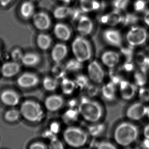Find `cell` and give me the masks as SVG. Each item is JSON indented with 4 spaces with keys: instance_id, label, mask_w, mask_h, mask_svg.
<instances>
[{
    "instance_id": "obj_1",
    "label": "cell",
    "mask_w": 149,
    "mask_h": 149,
    "mask_svg": "<svg viewBox=\"0 0 149 149\" xmlns=\"http://www.w3.org/2000/svg\"><path fill=\"white\" fill-rule=\"evenodd\" d=\"M139 132L138 126L132 123L121 122L115 128L113 138L118 145L126 147L136 141L139 136Z\"/></svg>"
},
{
    "instance_id": "obj_2",
    "label": "cell",
    "mask_w": 149,
    "mask_h": 149,
    "mask_svg": "<svg viewBox=\"0 0 149 149\" xmlns=\"http://www.w3.org/2000/svg\"><path fill=\"white\" fill-rule=\"evenodd\" d=\"M78 110L80 116L87 122H99L104 115V109L100 103L87 95L82 96L79 100Z\"/></svg>"
},
{
    "instance_id": "obj_3",
    "label": "cell",
    "mask_w": 149,
    "mask_h": 149,
    "mask_svg": "<svg viewBox=\"0 0 149 149\" xmlns=\"http://www.w3.org/2000/svg\"><path fill=\"white\" fill-rule=\"evenodd\" d=\"M89 135L82 128L70 126L64 130L63 137L66 143L73 148H80L87 144Z\"/></svg>"
},
{
    "instance_id": "obj_4",
    "label": "cell",
    "mask_w": 149,
    "mask_h": 149,
    "mask_svg": "<svg viewBox=\"0 0 149 149\" xmlns=\"http://www.w3.org/2000/svg\"><path fill=\"white\" fill-rule=\"evenodd\" d=\"M71 48L75 58L81 62L88 61L92 56V48L90 42L84 36H77L73 41Z\"/></svg>"
},
{
    "instance_id": "obj_5",
    "label": "cell",
    "mask_w": 149,
    "mask_h": 149,
    "mask_svg": "<svg viewBox=\"0 0 149 149\" xmlns=\"http://www.w3.org/2000/svg\"><path fill=\"white\" fill-rule=\"evenodd\" d=\"M21 114L27 121L37 123L44 117V112L40 104L33 100H26L21 106Z\"/></svg>"
},
{
    "instance_id": "obj_6",
    "label": "cell",
    "mask_w": 149,
    "mask_h": 149,
    "mask_svg": "<svg viewBox=\"0 0 149 149\" xmlns=\"http://www.w3.org/2000/svg\"><path fill=\"white\" fill-rule=\"evenodd\" d=\"M148 32L146 29L141 26H132L127 34L126 39L128 44L132 47L143 45L148 40Z\"/></svg>"
},
{
    "instance_id": "obj_7",
    "label": "cell",
    "mask_w": 149,
    "mask_h": 149,
    "mask_svg": "<svg viewBox=\"0 0 149 149\" xmlns=\"http://www.w3.org/2000/svg\"><path fill=\"white\" fill-rule=\"evenodd\" d=\"M87 73L90 81L99 84H102L105 77V72L100 63L96 60L91 61L87 67Z\"/></svg>"
},
{
    "instance_id": "obj_8",
    "label": "cell",
    "mask_w": 149,
    "mask_h": 149,
    "mask_svg": "<svg viewBox=\"0 0 149 149\" xmlns=\"http://www.w3.org/2000/svg\"><path fill=\"white\" fill-rule=\"evenodd\" d=\"M148 107L144 103L136 102L131 104L126 111V117L132 121H137L146 116Z\"/></svg>"
},
{
    "instance_id": "obj_9",
    "label": "cell",
    "mask_w": 149,
    "mask_h": 149,
    "mask_svg": "<svg viewBox=\"0 0 149 149\" xmlns=\"http://www.w3.org/2000/svg\"><path fill=\"white\" fill-rule=\"evenodd\" d=\"M120 97L124 101H130L134 98L137 93L138 87L135 84L127 80L121 81L118 84Z\"/></svg>"
},
{
    "instance_id": "obj_10",
    "label": "cell",
    "mask_w": 149,
    "mask_h": 149,
    "mask_svg": "<svg viewBox=\"0 0 149 149\" xmlns=\"http://www.w3.org/2000/svg\"><path fill=\"white\" fill-rule=\"evenodd\" d=\"M104 40L108 44L116 47L121 48L123 45L122 35L118 30L108 29L103 33Z\"/></svg>"
},
{
    "instance_id": "obj_11",
    "label": "cell",
    "mask_w": 149,
    "mask_h": 149,
    "mask_svg": "<svg viewBox=\"0 0 149 149\" xmlns=\"http://www.w3.org/2000/svg\"><path fill=\"white\" fill-rule=\"evenodd\" d=\"M102 63L109 69L116 68L120 61L119 53L113 50H108L102 54L101 57Z\"/></svg>"
},
{
    "instance_id": "obj_12",
    "label": "cell",
    "mask_w": 149,
    "mask_h": 149,
    "mask_svg": "<svg viewBox=\"0 0 149 149\" xmlns=\"http://www.w3.org/2000/svg\"><path fill=\"white\" fill-rule=\"evenodd\" d=\"M39 78L35 74L26 72L22 74L17 79L18 85L22 88H29L35 87L38 84Z\"/></svg>"
},
{
    "instance_id": "obj_13",
    "label": "cell",
    "mask_w": 149,
    "mask_h": 149,
    "mask_svg": "<svg viewBox=\"0 0 149 149\" xmlns=\"http://www.w3.org/2000/svg\"><path fill=\"white\" fill-rule=\"evenodd\" d=\"M33 21L35 27L38 30L41 31L47 30L51 26L50 17L44 12H40L34 15Z\"/></svg>"
},
{
    "instance_id": "obj_14",
    "label": "cell",
    "mask_w": 149,
    "mask_h": 149,
    "mask_svg": "<svg viewBox=\"0 0 149 149\" xmlns=\"http://www.w3.org/2000/svg\"><path fill=\"white\" fill-rule=\"evenodd\" d=\"M78 20L77 30L81 36H85L90 34L94 28L91 19L88 16L82 15Z\"/></svg>"
},
{
    "instance_id": "obj_15",
    "label": "cell",
    "mask_w": 149,
    "mask_h": 149,
    "mask_svg": "<svg viewBox=\"0 0 149 149\" xmlns=\"http://www.w3.org/2000/svg\"><path fill=\"white\" fill-rule=\"evenodd\" d=\"M0 98L4 104L11 107L18 105L20 100L19 94L11 89L4 91L1 94Z\"/></svg>"
},
{
    "instance_id": "obj_16",
    "label": "cell",
    "mask_w": 149,
    "mask_h": 149,
    "mask_svg": "<svg viewBox=\"0 0 149 149\" xmlns=\"http://www.w3.org/2000/svg\"><path fill=\"white\" fill-rule=\"evenodd\" d=\"M63 97L59 95H53L48 97L45 101L46 109L50 111H57L64 104Z\"/></svg>"
},
{
    "instance_id": "obj_17",
    "label": "cell",
    "mask_w": 149,
    "mask_h": 149,
    "mask_svg": "<svg viewBox=\"0 0 149 149\" xmlns=\"http://www.w3.org/2000/svg\"><path fill=\"white\" fill-rule=\"evenodd\" d=\"M68 49L63 43H57L52 49L51 56L53 61L56 63H61L68 55Z\"/></svg>"
},
{
    "instance_id": "obj_18",
    "label": "cell",
    "mask_w": 149,
    "mask_h": 149,
    "mask_svg": "<svg viewBox=\"0 0 149 149\" xmlns=\"http://www.w3.org/2000/svg\"><path fill=\"white\" fill-rule=\"evenodd\" d=\"M54 32L56 37L63 41L68 40L71 36V31L70 28L64 23H57L54 26Z\"/></svg>"
},
{
    "instance_id": "obj_19",
    "label": "cell",
    "mask_w": 149,
    "mask_h": 149,
    "mask_svg": "<svg viewBox=\"0 0 149 149\" xmlns=\"http://www.w3.org/2000/svg\"><path fill=\"white\" fill-rule=\"evenodd\" d=\"M116 86L111 81L103 85L100 94L104 100L107 102H112L116 99L117 93Z\"/></svg>"
},
{
    "instance_id": "obj_20",
    "label": "cell",
    "mask_w": 149,
    "mask_h": 149,
    "mask_svg": "<svg viewBox=\"0 0 149 149\" xmlns=\"http://www.w3.org/2000/svg\"><path fill=\"white\" fill-rule=\"evenodd\" d=\"M20 70V66L17 62H8L2 65L1 73L4 77L10 78L17 74Z\"/></svg>"
},
{
    "instance_id": "obj_21",
    "label": "cell",
    "mask_w": 149,
    "mask_h": 149,
    "mask_svg": "<svg viewBox=\"0 0 149 149\" xmlns=\"http://www.w3.org/2000/svg\"><path fill=\"white\" fill-rule=\"evenodd\" d=\"M105 125L103 123H91L89 125H87L86 131L89 135L96 138L102 135L105 131Z\"/></svg>"
},
{
    "instance_id": "obj_22",
    "label": "cell",
    "mask_w": 149,
    "mask_h": 149,
    "mask_svg": "<svg viewBox=\"0 0 149 149\" xmlns=\"http://www.w3.org/2000/svg\"><path fill=\"white\" fill-rule=\"evenodd\" d=\"M80 9L83 13L97 11L101 8V4L97 0H80Z\"/></svg>"
},
{
    "instance_id": "obj_23",
    "label": "cell",
    "mask_w": 149,
    "mask_h": 149,
    "mask_svg": "<svg viewBox=\"0 0 149 149\" xmlns=\"http://www.w3.org/2000/svg\"><path fill=\"white\" fill-rule=\"evenodd\" d=\"M80 115L78 109L69 108L63 113L62 119L65 123L71 125L74 123L78 120Z\"/></svg>"
},
{
    "instance_id": "obj_24",
    "label": "cell",
    "mask_w": 149,
    "mask_h": 149,
    "mask_svg": "<svg viewBox=\"0 0 149 149\" xmlns=\"http://www.w3.org/2000/svg\"><path fill=\"white\" fill-rule=\"evenodd\" d=\"M34 6L31 1H26L21 5L20 13L22 17L25 19H28L34 15Z\"/></svg>"
},
{
    "instance_id": "obj_25",
    "label": "cell",
    "mask_w": 149,
    "mask_h": 149,
    "mask_svg": "<svg viewBox=\"0 0 149 149\" xmlns=\"http://www.w3.org/2000/svg\"><path fill=\"white\" fill-rule=\"evenodd\" d=\"M40 58L37 54L28 53L23 55L22 58V63L26 67H33L36 66L40 62Z\"/></svg>"
},
{
    "instance_id": "obj_26",
    "label": "cell",
    "mask_w": 149,
    "mask_h": 149,
    "mask_svg": "<svg viewBox=\"0 0 149 149\" xmlns=\"http://www.w3.org/2000/svg\"><path fill=\"white\" fill-rule=\"evenodd\" d=\"M133 79L134 84L138 87L144 86L147 81V77L144 67H140L139 69L134 72Z\"/></svg>"
},
{
    "instance_id": "obj_27",
    "label": "cell",
    "mask_w": 149,
    "mask_h": 149,
    "mask_svg": "<svg viewBox=\"0 0 149 149\" xmlns=\"http://www.w3.org/2000/svg\"><path fill=\"white\" fill-rule=\"evenodd\" d=\"M61 80V87L63 93L64 95H69L74 93L75 90L77 88L74 80L65 77Z\"/></svg>"
},
{
    "instance_id": "obj_28",
    "label": "cell",
    "mask_w": 149,
    "mask_h": 149,
    "mask_svg": "<svg viewBox=\"0 0 149 149\" xmlns=\"http://www.w3.org/2000/svg\"><path fill=\"white\" fill-rule=\"evenodd\" d=\"M107 25L116 26L123 22V16L121 11L115 9L109 14H107Z\"/></svg>"
},
{
    "instance_id": "obj_29",
    "label": "cell",
    "mask_w": 149,
    "mask_h": 149,
    "mask_svg": "<svg viewBox=\"0 0 149 149\" xmlns=\"http://www.w3.org/2000/svg\"><path fill=\"white\" fill-rule=\"evenodd\" d=\"M52 40L51 37L46 34H39L37 37L36 42L40 49L42 50H47L49 48L52 43Z\"/></svg>"
},
{
    "instance_id": "obj_30",
    "label": "cell",
    "mask_w": 149,
    "mask_h": 149,
    "mask_svg": "<svg viewBox=\"0 0 149 149\" xmlns=\"http://www.w3.org/2000/svg\"><path fill=\"white\" fill-rule=\"evenodd\" d=\"M67 72L76 73L81 71L83 68V63L76 58L68 61L65 64Z\"/></svg>"
},
{
    "instance_id": "obj_31",
    "label": "cell",
    "mask_w": 149,
    "mask_h": 149,
    "mask_svg": "<svg viewBox=\"0 0 149 149\" xmlns=\"http://www.w3.org/2000/svg\"><path fill=\"white\" fill-rule=\"evenodd\" d=\"M52 74L53 77L57 80H62L66 77L67 71L65 68V65H63L61 63H56L55 65L52 68Z\"/></svg>"
},
{
    "instance_id": "obj_32",
    "label": "cell",
    "mask_w": 149,
    "mask_h": 149,
    "mask_svg": "<svg viewBox=\"0 0 149 149\" xmlns=\"http://www.w3.org/2000/svg\"><path fill=\"white\" fill-rule=\"evenodd\" d=\"M73 8L65 6H61L56 8L54 10V17L57 19H62L70 16Z\"/></svg>"
},
{
    "instance_id": "obj_33",
    "label": "cell",
    "mask_w": 149,
    "mask_h": 149,
    "mask_svg": "<svg viewBox=\"0 0 149 149\" xmlns=\"http://www.w3.org/2000/svg\"><path fill=\"white\" fill-rule=\"evenodd\" d=\"M74 81L77 88L80 90H84L90 83V80L88 75L82 74H77Z\"/></svg>"
},
{
    "instance_id": "obj_34",
    "label": "cell",
    "mask_w": 149,
    "mask_h": 149,
    "mask_svg": "<svg viewBox=\"0 0 149 149\" xmlns=\"http://www.w3.org/2000/svg\"><path fill=\"white\" fill-rule=\"evenodd\" d=\"M42 85L46 90L49 91H54L59 86V81L55 77H47L43 79Z\"/></svg>"
},
{
    "instance_id": "obj_35",
    "label": "cell",
    "mask_w": 149,
    "mask_h": 149,
    "mask_svg": "<svg viewBox=\"0 0 149 149\" xmlns=\"http://www.w3.org/2000/svg\"><path fill=\"white\" fill-rule=\"evenodd\" d=\"M120 69L119 70L116 68L109 69V77L110 79V81L116 86L118 85L121 81L123 80L121 72H120Z\"/></svg>"
},
{
    "instance_id": "obj_36",
    "label": "cell",
    "mask_w": 149,
    "mask_h": 149,
    "mask_svg": "<svg viewBox=\"0 0 149 149\" xmlns=\"http://www.w3.org/2000/svg\"><path fill=\"white\" fill-rule=\"evenodd\" d=\"M84 90L87 96L90 98H93L100 94L101 88L98 86V84L92 82L91 83L90 82Z\"/></svg>"
},
{
    "instance_id": "obj_37",
    "label": "cell",
    "mask_w": 149,
    "mask_h": 149,
    "mask_svg": "<svg viewBox=\"0 0 149 149\" xmlns=\"http://www.w3.org/2000/svg\"><path fill=\"white\" fill-rule=\"evenodd\" d=\"M21 115L20 110L13 109L7 111L5 113L4 117L8 122H14L19 119Z\"/></svg>"
},
{
    "instance_id": "obj_38",
    "label": "cell",
    "mask_w": 149,
    "mask_h": 149,
    "mask_svg": "<svg viewBox=\"0 0 149 149\" xmlns=\"http://www.w3.org/2000/svg\"><path fill=\"white\" fill-rule=\"evenodd\" d=\"M139 19L137 15L131 13H127L123 16L122 23L125 26L134 25L138 22Z\"/></svg>"
},
{
    "instance_id": "obj_39",
    "label": "cell",
    "mask_w": 149,
    "mask_h": 149,
    "mask_svg": "<svg viewBox=\"0 0 149 149\" xmlns=\"http://www.w3.org/2000/svg\"><path fill=\"white\" fill-rule=\"evenodd\" d=\"M137 93L140 102L144 103L149 102V88L144 86L140 87Z\"/></svg>"
},
{
    "instance_id": "obj_40",
    "label": "cell",
    "mask_w": 149,
    "mask_h": 149,
    "mask_svg": "<svg viewBox=\"0 0 149 149\" xmlns=\"http://www.w3.org/2000/svg\"><path fill=\"white\" fill-rule=\"evenodd\" d=\"M147 57V56L143 52H139L135 56V63L140 67H145Z\"/></svg>"
},
{
    "instance_id": "obj_41",
    "label": "cell",
    "mask_w": 149,
    "mask_h": 149,
    "mask_svg": "<svg viewBox=\"0 0 149 149\" xmlns=\"http://www.w3.org/2000/svg\"><path fill=\"white\" fill-rule=\"evenodd\" d=\"M120 69L121 70L126 73L132 72L135 69V62L132 60H125Z\"/></svg>"
},
{
    "instance_id": "obj_42",
    "label": "cell",
    "mask_w": 149,
    "mask_h": 149,
    "mask_svg": "<svg viewBox=\"0 0 149 149\" xmlns=\"http://www.w3.org/2000/svg\"><path fill=\"white\" fill-rule=\"evenodd\" d=\"M130 0H113L112 5L114 9L116 10H124L128 6Z\"/></svg>"
},
{
    "instance_id": "obj_43",
    "label": "cell",
    "mask_w": 149,
    "mask_h": 149,
    "mask_svg": "<svg viewBox=\"0 0 149 149\" xmlns=\"http://www.w3.org/2000/svg\"><path fill=\"white\" fill-rule=\"evenodd\" d=\"M133 47L129 45L128 47H121V53L125 57V60H132L133 57Z\"/></svg>"
},
{
    "instance_id": "obj_44",
    "label": "cell",
    "mask_w": 149,
    "mask_h": 149,
    "mask_svg": "<svg viewBox=\"0 0 149 149\" xmlns=\"http://www.w3.org/2000/svg\"><path fill=\"white\" fill-rule=\"evenodd\" d=\"M117 147L113 143L109 141H102L99 142L97 149H115Z\"/></svg>"
},
{
    "instance_id": "obj_45",
    "label": "cell",
    "mask_w": 149,
    "mask_h": 149,
    "mask_svg": "<svg viewBox=\"0 0 149 149\" xmlns=\"http://www.w3.org/2000/svg\"><path fill=\"white\" fill-rule=\"evenodd\" d=\"M146 3L145 0H136L134 4V8L137 12H142L146 8Z\"/></svg>"
},
{
    "instance_id": "obj_46",
    "label": "cell",
    "mask_w": 149,
    "mask_h": 149,
    "mask_svg": "<svg viewBox=\"0 0 149 149\" xmlns=\"http://www.w3.org/2000/svg\"><path fill=\"white\" fill-rule=\"evenodd\" d=\"M23 55L24 54L20 49H15L12 52L11 56L13 61L17 62L18 61H21Z\"/></svg>"
},
{
    "instance_id": "obj_47",
    "label": "cell",
    "mask_w": 149,
    "mask_h": 149,
    "mask_svg": "<svg viewBox=\"0 0 149 149\" xmlns=\"http://www.w3.org/2000/svg\"><path fill=\"white\" fill-rule=\"evenodd\" d=\"M79 101L75 98H71L68 102V106L70 109H77L79 105Z\"/></svg>"
},
{
    "instance_id": "obj_48",
    "label": "cell",
    "mask_w": 149,
    "mask_h": 149,
    "mask_svg": "<svg viewBox=\"0 0 149 149\" xmlns=\"http://www.w3.org/2000/svg\"><path fill=\"white\" fill-rule=\"evenodd\" d=\"M29 148L31 149H47V147L46 144L41 142H36L32 143Z\"/></svg>"
},
{
    "instance_id": "obj_49",
    "label": "cell",
    "mask_w": 149,
    "mask_h": 149,
    "mask_svg": "<svg viewBox=\"0 0 149 149\" xmlns=\"http://www.w3.org/2000/svg\"><path fill=\"white\" fill-rule=\"evenodd\" d=\"M50 132L54 134H56L60 132L61 130L60 125L57 122H54L50 126Z\"/></svg>"
},
{
    "instance_id": "obj_50",
    "label": "cell",
    "mask_w": 149,
    "mask_h": 149,
    "mask_svg": "<svg viewBox=\"0 0 149 149\" xmlns=\"http://www.w3.org/2000/svg\"><path fill=\"white\" fill-rule=\"evenodd\" d=\"M52 145L54 146V148H56V149H63V146L62 143L56 139H54L53 144H52Z\"/></svg>"
},
{
    "instance_id": "obj_51",
    "label": "cell",
    "mask_w": 149,
    "mask_h": 149,
    "mask_svg": "<svg viewBox=\"0 0 149 149\" xmlns=\"http://www.w3.org/2000/svg\"><path fill=\"white\" fill-rule=\"evenodd\" d=\"M143 21L146 25L149 27V10L145 11L143 15Z\"/></svg>"
},
{
    "instance_id": "obj_52",
    "label": "cell",
    "mask_w": 149,
    "mask_h": 149,
    "mask_svg": "<svg viewBox=\"0 0 149 149\" xmlns=\"http://www.w3.org/2000/svg\"><path fill=\"white\" fill-rule=\"evenodd\" d=\"M143 134L145 138L149 139V124L146 125L144 128Z\"/></svg>"
},
{
    "instance_id": "obj_53",
    "label": "cell",
    "mask_w": 149,
    "mask_h": 149,
    "mask_svg": "<svg viewBox=\"0 0 149 149\" xmlns=\"http://www.w3.org/2000/svg\"><path fill=\"white\" fill-rule=\"evenodd\" d=\"M140 146L143 149H149V139L145 138L141 142Z\"/></svg>"
},
{
    "instance_id": "obj_54",
    "label": "cell",
    "mask_w": 149,
    "mask_h": 149,
    "mask_svg": "<svg viewBox=\"0 0 149 149\" xmlns=\"http://www.w3.org/2000/svg\"><path fill=\"white\" fill-rule=\"evenodd\" d=\"M99 142L95 139H93L89 144V147L91 148H97Z\"/></svg>"
},
{
    "instance_id": "obj_55",
    "label": "cell",
    "mask_w": 149,
    "mask_h": 149,
    "mask_svg": "<svg viewBox=\"0 0 149 149\" xmlns=\"http://www.w3.org/2000/svg\"><path fill=\"white\" fill-rule=\"evenodd\" d=\"M12 0H0V5L2 7L7 6Z\"/></svg>"
},
{
    "instance_id": "obj_56",
    "label": "cell",
    "mask_w": 149,
    "mask_h": 149,
    "mask_svg": "<svg viewBox=\"0 0 149 149\" xmlns=\"http://www.w3.org/2000/svg\"><path fill=\"white\" fill-rule=\"evenodd\" d=\"M60 1L63 2V3H65V4H70L73 0H59Z\"/></svg>"
},
{
    "instance_id": "obj_57",
    "label": "cell",
    "mask_w": 149,
    "mask_h": 149,
    "mask_svg": "<svg viewBox=\"0 0 149 149\" xmlns=\"http://www.w3.org/2000/svg\"><path fill=\"white\" fill-rule=\"evenodd\" d=\"M149 118V106H148V108H147V114H146V116Z\"/></svg>"
},
{
    "instance_id": "obj_58",
    "label": "cell",
    "mask_w": 149,
    "mask_h": 149,
    "mask_svg": "<svg viewBox=\"0 0 149 149\" xmlns=\"http://www.w3.org/2000/svg\"><path fill=\"white\" fill-rule=\"evenodd\" d=\"M32 1H36V0H31Z\"/></svg>"
}]
</instances>
